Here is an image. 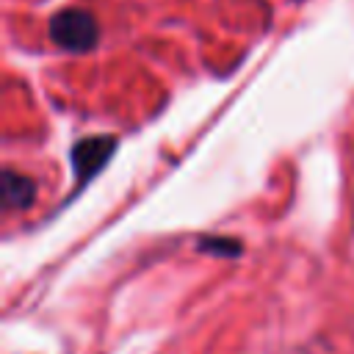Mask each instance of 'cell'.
<instances>
[{
	"instance_id": "1",
	"label": "cell",
	"mask_w": 354,
	"mask_h": 354,
	"mask_svg": "<svg viewBox=\"0 0 354 354\" xmlns=\"http://www.w3.org/2000/svg\"><path fill=\"white\" fill-rule=\"evenodd\" d=\"M50 39L66 53H88L100 41V25L86 8H61L47 22Z\"/></svg>"
},
{
	"instance_id": "2",
	"label": "cell",
	"mask_w": 354,
	"mask_h": 354,
	"mask_svg": "<svg viewBox=\"0 0 354 354\" xmlns=\"http://www.w3.org/2000/svg\"><path fill=\"white\" fill-rule=\"evenodd\" d=\"M113 152H116V138L113 136H88V138L75 141V147L69 152V160H72V171L77 177V183H86L94 174H100Z\"/></svg>"
},
{
	"instance_id": "3",
	"label": "cell",
	"mask_w": 354,
	"mask_h": 354,
	"mask_svg": "<svg viewBox=\"0 0 354 354\" xmlns=\"http://www.w3.org/2000/svg\"><path fill=\"white\" fill-rule=\"evenodd\" d=\"M33 202H36V183L11 166L3 169V183H0L3 210H28Z\"/></svg>"
},
{
	"instance_id": "4",
	"label": "cell",
	"mask_w": 354,
	"mask_h": 354,
	"mask_svg": "<svg viewBox=\"0 0 354 354\" xmlns=\"http://www.w3.org/2000/svg\"><path fill=\"white\" fill-rule=\"evenodd\" d=\"M199 249L205 252H213V254H227V257H235L241 254V243L235 238H221V235H207L199 241Z\"/></svg>"
}]
</instances>
